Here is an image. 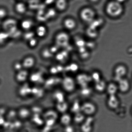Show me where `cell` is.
<instances>
[{
  "instance_id": "1",
  "label": "cell",
  "mask_w": 132,
  "mask_h": 132,
  "mask_svg": "<svg viewBox=\"0 0 132 132\" xmlns=\"http://www.w3.org/2000/svg\"><path fill=\"white\" fill-rule=\"evenodd\" d=\"M123 7L121 3L117 1H111L107 4L106 8L107 13L112 17L120 16L123 12Z\"/></svg>"
},
{
  "instance_id": "2",
  "label": "cell",
  "mask_w": 132,
  "mask_h": 132,
  "mask_svg": "<svg viewBox=\"0 0 132 132\" xmlns=\"http://www.w3.org/2000/svg\"><path fill=\"white\" fill-rule=\"evenodd\" d=\"M54 43L60 48L67 46L69 42V36L67 32L63 31L56 32L54 36Z\"/></svg>"
},
{
  "instance_id": "3",
  "label": "cell",
  "mask_w": 132,
  "mask_h": 132,
  "mask_svg": "<svg viewBox=\"0 0 132 132\" xmlns=\"http://www.w3.org/2000/svg\"><path fill=\"white\" fill-rule=\"evenodd\" d=\"M3 21L2 28L3 30L7 32L9 34L19 28V21L15 18H9V17Z\"/></svg>"
},
{
  "instance_id": "4",
  "label": "cell",
  "mask_w": 132,
  "mask_h": 132,
  "mask_svg": "<svg viewBox=\"0 0 132 132\" xmlns=\"http://www.w3.org/2000/svg\"><path fill=\"white\" fill-rule=\"evenodd\" d=\"M76 81L74 79L69 76H65L61 81L62 87L64 91L67 92H72L76 88Z\"/></svg>"
},
{
  "instance_id": "5",
  "label": "cell",
  "mask_w": 132,
  "mask_h": 132,
  "mask_svg": "<svg viewBox=\"0 0 132 132\" xmlns=\"http://www.w3.org/2000/svg\"><path fill=\"white\" fill-rule=\"evenodd\" d=\"M35 21L30 18H23L19 21V27L23 32L33 30L35 27Z\"/></svg>"
},
{
  "instance_id": "6",
  "label": "cell",
  "mask_w": 132,
  "mask_h": 132,
  "mask_svg": "<svg viewBox=\"0 0 132 132\" xmlns=\"http://www.w3.org/2000/svg\"><path fill=\"white\" fill-rule=\"evenodd\" d=\"M80 17L84 21L87 23L92 22L95 18V13L92 9L86 7L82 9L80 13Z\"/></svg>"
},
{
  "instance_id": "7",
  "label": "cell",
  "mask_w": 132,
  "mask_h": 132,
  "mask_svg": "<svg viewBox=\"0 0 132 132\" xmlns=\"http://www.w3.org/2000/svg\"><path fill=\"white\" fill-rule=\"evenodd\" d=\"M21 61L23 69L29 71L34 68L37 62L35 57L30 55L26 56Z\"/></svg>"
},
{
  "instance_id": "8",
  "label": "cell",
  "mask_w": 132,
  "mask_h": 132,
  "mask_svg": "<svg viewBox=\"0 0 132 132\" xmlns=\"http://www.w3.org/2000/svg\"><path fill=\"white\" fill-rule=\"evenodd\" d=\"M35 34L39 39L46 38L48 34V28L46 25L41 23L36 26L34 29Z\"/></svg>"
},
{
  "instance_id": "9",
  "label": "cell",
  "mask_w": 132,
  "mask_h": 132,
  "mask_svg": "<svg viewBox=\"0 0 132 132\" xmlns=\"http://www.w3.org/2000/svg\"><path fill=\"white\" fill-rule=\"evenodd\" d=\"M96 106L92 102H86L81 105V112L85 115H92L96 113Z\"/></svg>"
},
{
  "instance_id": "10",
  "label": "cell",
  "mask_w": 132,
  "mask_h": 132,
  "mask_svg": "<svg viewBox=\"0 0 132 132\" xmlns=\"http://www.w3.org/2000/svg\"><path fill=\"white\" fill-rule=\"evenodd\" d=\"M30 76L29 71L23 69L15 73L14 79L18 83L20 84L26 83Z\"/></svg>"
},
{
  "instance_id": "11",
  "label": "cell",
  "mask_w": 132,
  "mask_h": 132,
  "mask_svg": "<svg viewBox=\"0 0 132 132\" xmlns=\"http://www.w3.org/2000/svg\"><path fill=\"white\" fill-rule=\"evenodd\" d=\"M13 9L15 12L20 15L26 14L28 9V5L24 1H16L14 4Z\"/></svg>"
},
{
  "instance_id": "12",
  "label": "cell",
  "mask_w": 132,
  "mask_h": 132,
  "mask_svg": "<svg viewBox=\"0 0 132 132\" xmlns=\"http://www.w3.org/2000/svg\"><path fill=\"white\" fill-rule=\"evenodd\" d=\"M126 67L123 65H119L115 68L114 70V77L115 80L118 82L121 79L125 77L127 73Z\"/></svg>"
},
{
  "instance_id": "13",
  "label": "cell",
  "mask_w": 132,
  "mask_h": 132,
  "mask_svg": "<svg viewBox=\"0 0 132 132\" xmlns=\"http://www.w3.org/2000/svg\"><path fill=\"white\" fill-rule=\"evenodd\" d=\"M118 90L121 92L126 93L130 90V84L129 80L125 77L120 79L118 82Z\"/></svg>"
},
{
  "instance_id": "14",
  "label": "cell",
  "mask_w": 132,
  "mask_h": 132,
  "mask_svg": "<svg viewBox=\"0 0 132 132\" xmlns=\"http://www.w3.org/2000/svg\"><path fill=\"white\" fill-rule=\"evenodd\" d=\"M107 104L111 109H116L119 105V100L116 95H109L107 99Z\"/></svg>"
},
{
  "instance_id": "15",
  "label": "cell",
  "mask_w": 132,
  "mask_h": 132,
  "mask_svg": "<svg viewBox=\"0 0 132 132\" xmlns=\"http://www.w3.org/2000/svg\"><path fill=\"white\" fill-rule=\"evenodd\" d=\"M91 80L90 76L85 74H81L77 76L76 81L83 87L87 86Z\"/></svg>"
},
{
  "instance_id": "16",
  "label": "cell",
  "mask_w": 132,
  "mask_h": 132,
  "mask_svg": "<svg viewBox=\"0 0 132 132\" xmlns=\"http://www.w3.org/2000/svg\"><path fill=\"white\" fill-rule=\"evenodd\" d=\"M54 7L59 12H62L67 10L68 6L67 0H55Z\"/></svg>"
},
{
  "instance_id": "17",
  "label": "cell",
  "mask_w": 132,
  "mask_h": 132,
  "mask_svg": "<svg viewBox=\"0 0 132 132\" xmlns=\"http://www.w3.org/2000/svg\"><path fill=\"white\" fill-rule=\"evenodd\" d=\"M93 119L92 117H89L85 119L81 125V132H91L93 130Z\"/></svg>"
},
{
  "instance_id": "18",
  "label": "cell",
  "mask_w": 132,
  "mask_h": 132,
  "mask_svg": "<svg viewBox=\"0 0 132 132\" xmlns=\"http://www.w3.org/2000/svg\"><path fill=\"white\" fill-rule=\"evenodd\" d=\"M40 53L41 57L44 60H50L54 58L55 56L52 53L49 46H46L43 48Z\"/></svg>"
},
{
  "instance_id": "19",
  "label": "cell",
  "mask_w": 132,
  "mask_h": 132,
  "mask_svg": "<svg viewBox=\"0 0 132 132\" xmlns=\"http://www.w3.org/2000/svg\"><path fill=\"white\" fill-rule=\"evenodd\" d=\"M58 13L55 7H52L48 8L45 11V17L46 19L49 20H55L57 17Z\"/></svg>"
},
{
  "instance_id": "20",
  "label": "cell",
  "mask_w": 132,
  "mask_h": 132,
  "mask_svg": "<svg viewBox=\"0 0 132 132\" xmlns=\"http://www.w3.org/2000/svg\"><path fill=\"white\" fill-rule=\"evenodd\" d=\"M63 25L65 29L71 30L74 29L76 26V23L72 18H67L63 20Z\"/></svg>"
},
{
  "instance_id": "21",
  "label": "cell",
  "mask_w": 132,
  "mask_h": 132,
  "mask_svg": "<svg viewBox=\"0 0 132 132\" xmlns=\"http://www.w3.org/2000/svg\"><path fill=\"white\" fill-rule=\"evenodd\" d=\"M106 90L109 96L116 95L119 90L118 86L114 83L111 82L107 85Z\"/></svg>"
},
{
  "instance_id": "22",
  "label": "cell",
  "mask_w": 132,
  "mask_h": 132,
  "mask_svg": "<svg viewBox=\"0 0 132 132\" xmlns=\"http://www.w3.org/2000/svg\"><path fill=\"white\" fill-rule=\"evenodd\" d=\"M10 39V35L7 32L3 30L0 32V46H5Z\"/></svg>"
},
{
  "instance_id": "23",
  "label": "cell",
  "mask_w": 132,
  "mask_h": 132,
  "mask_svg": "<svg viewBox=\"0 0 132 132\" xmlns=\"http://www.w3.org/2000/svg\"><path fill=\"white\" fill-rule=\"evenodd\" d=\"M107 85L105 81L101 79L95 83L94 88L98 92H103L106 90Z\"/></svg>"
},
{
  "instance_id": "24",
  "label": "cell",
  "mask_w": 132,
  "mask_h": 132,
  "mask_svg": "<svg viewBox=\"0 0 132 132\" xmlns=\"http://www.w3.org/2000/svg\"><path fill=\"white\" fill-rule=\"evenodd\" d=\"M60 122L61 125L65 126L70 125L72 121L71 116L69 114L66 113L62 114L60 120Z\"/></svg>"
},
{
  "instance_id": "25",
  "label": "cell",
  "mask_w": 132,
  "mask_h": 132,
  "mask_svg": "<svg viewBox=\"0 0 132 132\" xmlns=\"http://www.w3.org/2000/svg\"><path fill=\"white\" fill-rule=\"evenodd\" d=\"M39 40L36 36H35L27 41L26 42L27 46L31 49L36 48L39 43Z\"/></svg>"
},
{
  "instance_id": "26",
  "label": "cell",
  "mask_w": 132,
  "mask_h": 132,
  "mask_svg": "<svg viewBox=\"0 0 132 132\" xmlns=\"http://www.w3.org/2000/svg\"><path fill=\"white\" fill-rule=\"evenodd\" d=\"M56 108L58 111L62 114L66 113L68 108V105L65 101L57 103Z\"/></svg>"
},
{
  "instance_id": "27",
  "label": "cell",
  "mask_w": 132,
  "mask_h": 132,
  "mask_svg": "<svg viewBox=\"0 0 132 132\" xmlns=\"http://www.w3.org/2000/svg\"><path fill=\"white\" fill-rule=\"evenodd\" d=\"M36 36L34 30L23 32L21 38L23 41L27 42L30 39Z\"/></svg>"
},
{
  "instance_id": "28",
  "label": "cell",
  "mask_w": 132,
  "mask_h": 132,
  "mask_svg": "<svg viewBox=\"0 0 132 132\" xmlns=\"http://www.w3.org/2000/svg\"><path fill=\"white\" fill-rule=\"evenodd\" d=\"M85 115L81 112L75 114L73 121L77 124H82L85 119Z\"/></svg>"
},
{
  "instance_id": "29",
  "label": "cell",
  "mask_w": 132,
  "mask_h": 132,
  "mask_svg": "<svg viewBox=\"0 0 132 132\" xmlns=\"http://www.w3.org/2000/svg\"><path fill=\"white\" fill-rule=\"evenodd\" d=\"M9 11L8 9L3 6H0V20L3 21L9 17Z\"/></svg>"
},
{
  "instance_id": "30",
  "label": "cell",
  "mask_w": 132,
  "mask_h": 132,
  "mask_svg": "<svg viewBox=\"0 0 132 132\" xmlns=\"http://www.w3.org/2000/svg\"><path fill=\"white\" fill-rule=\"evenodd\" d=\"M12 68L13 71L15 73L19 72L23 69L22 64L21 60H16L13 63Z\"/></svg>"
},
{
  "instance_id": "31",
  "label": "cell",
  "mask_w": 132,
  "mask_h": 132,
  "mask_svg": "<svg viewBox=\"0 0 132 132\" xmlns=\"http://www.w3.org/2000/svg\"><path fill=\"white\" fill-rule=\"evenodd\" d=\"M54 98L57 103L65 101V96L62 91H59L55 93L54 94Z\"/></svg>"
},
{
  "instance_id": "32",
  "label": "cell",
  "mask_w": 132,
  "mask_h": 132,
  "mask_svg": "<svg viewBox=\"0 0 132 132\" xmlns=\"http://www.w3.org/2000/svg\"><path fill=\"white\" fill-rule=\"evenodd\" d=\"M90 77H91L92 80H93L95 83L102 79L100 74L98 72H93Z\"/></svg>"
},
{
  "instance_id": "33",
  "label": "cell",
  "mask_w": 132,
  "mask_h": 132,
  "mask_svg": "<svg viewBox=\"0 0 132 132\" xmlns=\"http://www.w3.org/2000/svg\"><path fill=\"white\" fill-rule=\"evenodd\" d=\"M49 47L52 53L54 54V56L59 52V49L60 48L55 43L49 46Z\"/></svg>"
},
{
  "instance_id": "34",
  "label": "cell",
  "mask_w": 132,
  "mask_h": 132,
  "mask_svg": "<svg viewBox=\"0 0 132 132\" xmlns=\"http://www.w3.org/2000/svg\"><path fill=\"white\" fill-rule=\"evenodd\" d=\"M76 130L74 126L72 125H68L64 126L63 132H75Z\"/></svg>"
},
{
  "instance_id": "35",
  "label": "cell",
  "mask_w": 132,
  "mask_h": 132,
  "mask_svg": "<svg viewBox=\"0 0 132 132\" xmlns=\"http://www.w3.org/2000/svg\"><path fill=\"white\" fill-rule=\"evenodd\" d=\"M88 34L90 37H95L97 35V32L95 28L93 27L90 28L87 30Z\"/></svg>"
},
{
  "instance_id": "36",
  "label": "cell",
  "mask_w": 132,
  "mask_h": 132,
  "mask_svg": "<svg viewBox=\"0 0 132 132\" xmlns=\"http://www.w3.org/2000/svg\"><path fill=\"white\" fill-rule=\"evenodd\" d=\"M70 71L72 72H76L77 71L78 68V67L76 64H72L71 66L70 67Z\"/></svg>"
},
{
  "instance_id": "37",
  "label": "cell",
  "mask_w": 132,
  "mask_h": 132,
  "mask_svg": "<svg viewBox=\"0 0 132 132\" xmlns=\"http://www.w3.org/2000/svg\"><path fill=\"white\" fill-rule=\"evenodd\" d=\"M116 1H118V2L122 4V3L125 2L127 0H116Z\"/></svg>"
},
{
  "instance_id": "38",
  "label": "cell",
  "mask_w": 132,
  "mask_h": 132,
  "mask_svg": "<svg viewBox=\"0 0 132 132\" xmlns=\"http://www.w3.org/2000/svg\"><path fill=\"white\" fill-rule=\"evenodd\" d=\"M89 1H90V2L93 3H96L98 2L99 0H89Z\"/></svg>"
},
{
  "instance_id": "39",
  "label": "cell",
  "mask_w": 132,
  "mask_h": 132,
  "mask_svg": "<svg viewBox=\"0 0 132 132\" xmlns=\"http://www.w3.org/2000/svg\"><path fill=\"white\" fill-rule=\"evenodd\" d=\"M16 1H25V0H16Z\"/></svg>"
},
{
  "instance_id": "40",
  "label": "cell",
  "mask_w": 132,
  "mask_h": 132,
  "mask_svg": "<svg viewBox=\"0 0 132 132\" xmlns=\"http://www.w3.org/2000/svg\"><path fill=\"white\" fill-rule=\"evenodd\" d=\"M67 1H68V0H67Z\"/></svg>"
},
{
  "instance_id": "41",
  "label": "cell",
  "mask_w": 132,
  "mask_h": 132,
  "mask_svg": "<svg viewBox=\"0 0 132 132\" xmlns=\"http://www.w3.org/2000/svg\"></svg>"
}]
</instances>
